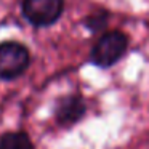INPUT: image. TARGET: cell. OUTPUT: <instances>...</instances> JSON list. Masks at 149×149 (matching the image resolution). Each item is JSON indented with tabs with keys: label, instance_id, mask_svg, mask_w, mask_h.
Here are the masks:
<instances>
[{
	"label": "cell",
	"instance_id": "6da1fadb",
	"mask_svg": "<svg viewBox=\"0 0 149 149\" xmlns=\"http://www.w3.org/2000/svg\"><path fill=\"white\" fill-rule=\"evenodd\" d=\"M128 50V37L122 31L104 32L90 52V63L101 69L112 68L125 56Z\"/></svg>",
	"mask_w": 149,
	"mask_h": 149
},
{
	"label": "cell",
	"instance_id": "7a4b0ae2",
	"mask_svg": "<svg viewBox=\"0 0 149 149\" xmlns=\"http://www.w3.org/2000/svg\"><path fill=\"white\" fill-rule=\"evenodd\" d=\"M31 53L26 45L15 40L0 43V80H15L26 72Z\"/></svg>",
	"mask_w": 149,
	"mask_h": 149
},
{
	"label": "cell",
	"instance_id": "3957f363",
	"mask_svg": "<svg viewBox=\"0 0 149 149\" xmlns=\"http://www.w3.org/2000/svg\"><path fill=\"white\" fill-rule=\"evenodd\" d=\"M64 0H23V15L36 27H48L61 18Z\"/></svg>",
	"mask_w": 149,
	"mask_h": 149
},
{
	"label": "cell",
	"instance_id": "277c9868",
	"mask_svg": "<svg viewBox=\"0 0 149 149\" xmlns=\"http://www.w3.org/2000/svg\"><path fill=\"white\" fill-rule=\"evenodd\" d=\"M87 112V104L80 95H68L61 98L56 104L55 116L59 125L77 123Z\"/></svg>",
	"mask_w": 149,
	"mask_h": 149
},
{
	"label": "cell",
	"instance_id": "5b68a950",
	"mask_svg": "<svg viewBox=\"0 0 149 149\" xmlns=\"http://www.w3.org/2000/svg\"><path fill=\"white\" fill-rule=\"evenodd\" d=\"M0 149H34V146L24 132H8L0 138Z\"/></svg>",
	"mask_w": 149,
	"mask_h": 149
},
{
	"label": "cell",
	"instance_id": "8992f818",
	"mask_svg": "<svg viewBox=\"0 0 149 149\" xmlns=\"http://www.w3.org/2000/svg\"><path fill=\"white\" fill-rule=\"evenodd\" d=\"M107 21H109V15L106 11H98V13H93L85 19V26L91 31V32H100L106 27Z\"/></svg>",
	"mask_w": 149,
	"mask_h": 149
}]
</instances>
